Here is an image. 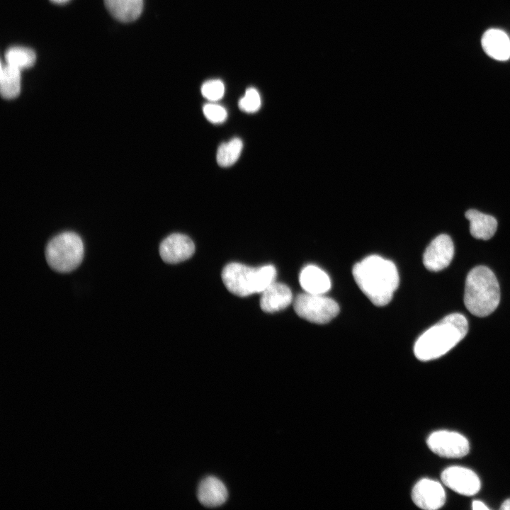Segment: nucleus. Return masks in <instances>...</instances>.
Instances as JSON below:
<instances>
[{"label":"nucleus","instance_id":"nucleus-1","mask_svg":"<svg viewBox=\"0 0 510 510\" xmlns=\"http://www.w3.org/2000/svg\"><path fill=\"white\" fill-rule=\"evenodd\" d=\"M352 273L359 288L376 306L387 305L399 285L395 264L380 256L366 257L353 266Z\"/></svg>","mask_w":510,"mask_h":510},{"label":"nucleus","instance_id":"nucleus-2","mask_svg":"<svg viewBox=\"0 0 510 510\" xmlns=\"http://www.w3.org/2000/svg\"><path fill=\"white\" fill-rule=\"evenodd\" d=\"M468 331V322L464 315L448 314L418 338L414 348L415 356L422 361L438 358L458 344Z\"/></svg>","mask_w":510,"mask_h":510},{"label":"nucleus","instance_id":"nucleus-3","mask_svg":"<svg viewBox=\"0 0 510 510\" xmlns=\"http://www.w3.org/2000/svg\"><path fill=\"white\" fill-rule=\"evenodd\" d=\"M500 301V289L493 271L484 266L473 268L468 274L464 304L473 315L484 317L492 313Z\"/></svg>","mask_w":510,"mask_h":510},{"label":"nucleus","instance_id":"nucleus-4","mask_svg":"<svg viewBox=\"0 0 510 510\" xmlns=\"http://www.w3.org/2000/svg\"><path fill=\"white\" fill-rule=\"evenodd\" d=\"M276 277V269L273 265L254 268L230 263L222 271V280L227 289L239 297L261 293L275 282Z\"/></svg>","mask_w":510,"mask_h":510},{"label":"nucleus","instance_id":"nucleus-5","mask_svg":"<svg viewBox=\"0 0 510 510\" xmlns=\"http://www.w3.org/2000/svg\"><path fill=\"white\" fill-rule=\"evenodd\" d=\"M84 254L81 238L72 232L54 237L45 248V258L50 267L60 273L70 272L81 263Z\"/></svg>","mask_w":510,"mask_h":510},{"label":"nucleus","instance_id":"nucleus-6","mask_svg":"<svg viewBox=\"0 0 510 510\" xmlns=\"http://www.w3.org/2000/svg\"><path fill=\"white\" fill-rule=\"evenodd\" d=\"M293 307L299 317L315 324L327 323L339 312V305L333 299L306 292L297 295Z\"/></svg>","mask_w":510,"mask_h":510},{"label":"nucleus","instance_id":"nucleus-7","mask_svg":"<svg viewBox=\"0 0 510 510\" xmlns=\"http://www.w3.org/2000/svg\"><path fill=\"white\" fill-rule=\"evenodd\" d=\"M426 443L429 449L440 457L459 458L465 456L470 450L468 440L462 434L446 430L433 432Z\"/></svg>","mask_w":510,"mask_h":510},{"label":"nucleus","instance_id":"nucleus-8","mask_svg":"<svg viewBox=\"0 0 510 510\" xmlns=\"http://www.w3.org/2000/svg\"><path fill=\"white\" fill-rule=\"evenodd\" d=\"M441 478L446 486L465 496L477 494L481 487L478 476L472 470L461 466L446 468L442 472Z\"/></svg>","mask_w":510,"mask_h":510},{"label":"nucleus","instance_id":"nucleus-9","mask_svg":"<svg viewBox=\"0 0 510 510\" xmlns=\"http://www.w3.org/2000/svg\"><path fill=\"white\" fill-rule=\"evenodd\" d=\"M453 255L454 245L451 238L445 234H440L426 249L423 263L429 271H439L449 266Z\"/></svg>","mask_w":510,"mask_h":510},{"label":"nucleus","instance_id":"nucleus-10","mask_svg":"<svg viewBox=\"0 0 510 510\" xmlns=\"http://www.w3.org/2000/svg\"><path fill=\"white\" fill-rule=\"evenodd\" d=\"M446 492L438 481L424 478L413 487L412 499L419 508L436 510L441 508L446 502Z\"/></svg>","mask_w":510,"mask_h":510},{"label":"nucleus","instance_id":"nucleus-11","mask_svg":"<svg viewBox=\"0 0 510 510\" xmlns=\"http://www.w3.org/2000/svg\"><path fill=\"white\" fill-rule=\"evenodd\" d=\"M194 252L193 242L188 236L179 233L168 236L159 246L161 258L164 262L171 264L188 259Z\"/></svg>","mask_w":510,"mask_h":510},{"label":"nucleus","instance_id":"nucleus-12","mask_svg":"<svg viewBox=\"0 0 510 510\" xmlns=\"http://www.w3.org/2000/svg\"><path fill=\"white\" fill-rule=\"evenodd\" d=\"M260 307L265 312H275L286 308L292 302L290 289L281 283L273 282L261 293Z\"/></svg>","mask_w":510,"mask_h":510},{"label":"nucleus","instance_id":"nucleus-13","mask_svg":"<svg viewBox=\"0 0 510 510\" xmlns=\"http://www.w3.org/2000/svg\"><path fill=\"white\" fill-rule=\"evenodd\" d=\"M197 496L201 504L212 508L222 505L227 499L228 492L220 480L209 476L199 484Z\"/></svg>","mask_w":510,"mask_h":510},{"label":"nucleus","instance_id":"nucleus-14","mask_svg":"<svg viewBox=\"0 0 510 510\" xmlns=\"http://www.w3.org/2000/svg\"><path fill=\"white\" fill-rule=\"evenodd\" d=\"M481 42L483 50L492 58L499 61L510 58V38L503 30L494 28L487 30Z\"/></svg>","mask_w":510,"mask_h":510},{"label":"nucleus","instance_id":"nucleus-15","mask_svg":"<svg viewBox=\"0 0 510 510\" xmlns=\"http://www.w3.org/2000/svg\"><path fill=\"white\" fill-rule=\"evenodd\" d=\"M300 284L306 293L324 295L331 288L329 276L314 265L305 266L299 276Z\"/></svg>","mask_w":510,"mask_h":510},{"label":"nucleus","instance_id":"nucleus-16","mask_svg":"<svg viewBox=\"0 0 510 510\" xmlns=\"http://www.w3.org/2000/svg\"><path fill=\"white\" fill-rule=\"evenodd\" d=\"M465 217L470 222V234L476 239H489L497 231V221L490 215L470 209L465 212Z\"/></svg>","mask_w":510,"mask_h":510},{"label":"nucleus","instance_id":"nucleus-17","mask_svg":"<svg viewBox=\"0 0 510 510\" xmlns=\"http://www.w3.org/2000/svg\"><path fill=\"white\" fill-rule=\"evenodd\" d=\"M110 13L118 21L130 22L141 14L143 0H104Z\"/></svg>","mask_w":510,"mask_h":510},{"label":"nucleus","instance_id":"nucleus-18","mask_svg":"<svg viewBox=\"0 0 510 510\" xmlns=\"http://www.w3.org/2000/svg\"><path fill=\"white\" fill-rule=\"evenodd\" d=\"M0 90L1 96L11 99L21 91V69L8 64L1 66Z\"/></svg>","mask_w":510,"mask_h":510},{"label":"nucleus","instance_id":"nucleus-19","mask_svg":"<svg viewBox=\"0 0 510 510\" xmlns=\"http://www.w3.org/2000/svg\"><path fill=\"white\" fill-rule=\"evenodd\" d=\"M242 148V141L238 137H234L227 142L222 143L217 151V164L222 167L233 165L239 159Z\"/></svg>","mask_w":510,"mask_h":510},{"label":"nucleus","instance_id":"nucleus-20","mask_svg":"<svg viewBox=\"0 0 510 510\" xmlns=\"http://www.w3.org/2000/svg\"><path fill=\"white\" fill-rule=\"evenodd\" d=\"M7 64L19 69L32 67L36 60L33 50L21 47H13L8 49L5 53Z\"/></svg>","mask_w":510,"mask_h":510},{"label":"nucleus","instance_id":"nucleus-21","mask_svg":"<svg viewBox=\"0 0 510 510\" xmlns=\"http://www.w3.org/2000/svg\"><path fill=\"white\" fill-rule=\"evenodd\" d=\"M238 105L239 108L245 113L256 112L261 105L259 93L254 88L247 89L244 95L239 99Z\"/></svg>","mask_w":510,"mask_h":510},{"label":"nucleus","instance_id":"nucleus-22","mask_svg":"<svg viewBox=\"0 0 510 510\" xmlns=\"http://www.w3.org/2000/svg\"><path fill=\"white\" fill-rule=\"evenodd\" d=\"M201 93L210 101H219L225 94L224 84L219 79L208 80L202 85Z\"/></svg>","mask_w":510,"mask_h":510},{"label":"nucleus","instance_id":"nucleus-23","mask_svg":"<svg viewBox=\"0 0 510 510\" xmlns=\"http://www.w3.org/2000/svg\"><path fill=\"white\" fill-rule=\"evenodd\" d=\"M205 117L212 123L219 124L225 122L227 118L225 108L217 103H209L203 106Z\"/></svg>","mask_w":510,"mask_h":510},{"label":"nucleus","instance_id":"nucleus-24","mask_svg":"<svg viewBox=\"0 0 510 510\" xmlns=\"http://www.w3.org/2000/svg\"><path fill=\"white\" fill-rule=\"evenodd\" d=\"M472 509H489V508L481 501L475 500L472 502Z\"/></svg>","mask_w":510,"mask_h":510},{"label":"nucleus","instance_id":"nucleus-25","mask_svg":"<svg viewBox=\"0 0 510 510\" xmlns=\"http://www.w3.org/2000/svg\"><path fill=\"white\" fill-rule=\"evenodd\" d=\"M502 510H510V499L505 500L500 507Z\"/></svg>","mask_w":510,"mask_h":510},{"label":"nucleus","instance_id":"nucleus-26","mask_svg":"<svg viewBox=\"0 0 510 510\" xmlns=\"http://www.w3.org/2000/svg\"><path fill=\"white\" fill-rule=\"evenodd\" d=\"M50 1H52V2L57 3V4H63V3L68 1L69 0H50Z\"/></svg>","mask_w":510,"mask_h":510}]
</instances>
